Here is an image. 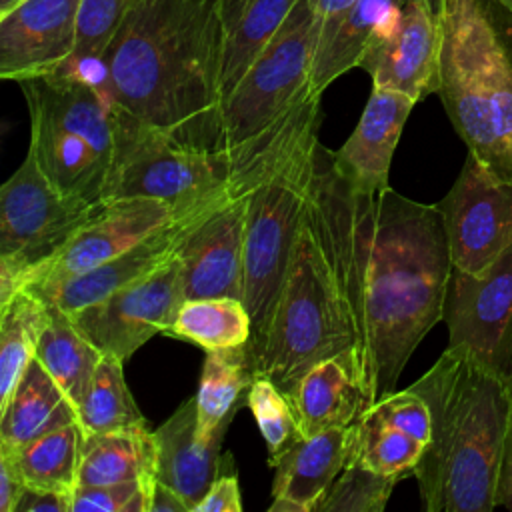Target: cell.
Listing matches in <instances>:
<instances>
[{"label":"cell","mask_w":512,"mask_h":512,"mask_svg":"<svg viewBox=\"0 0 512 512\" xmlns=\"http://www.w3.org/2000/svg\"><path fill=\"white\" fill-rule=\"evenodd\" d=\"M322 94L306 92L266 134L256 156L244 244V306L252 320L246 356L256 376L292 258L314 174Z\"/></svg>","instance_id":"obj_5"},{"label":"cell","mask_w":512,"mask_h":512,"mask_svg":"<svg viewBox=\"0 0 512 512\" xmlns=\"http://www.w3.org/2000/svg\"><path fill=\"white\" fill-rule=\"evenodd\" d=\"M122 364L124 360L104 354L96 366L88 390L76 406V416L86 436L148 426L128 390Z\"/></svg>","instance_id":"obj_33"},{"label":"cell","mask_w":512,"mask_h":512,"mask_svg":"<svg viewBox=\"0 0 512 512\" xmlns=\"http://www.w3.org/2000/svg\"><path fill=\"white\" fill-rule=\"evenodd\" d=\"M364 320L356 262V192L318 144L314 174L268 344L256 374L286 396L316 362L358 350Z\"/></svg>","instance_id":"obj_2"},{"label":"cell","mask_w":512,"mask_h":512,"mask_svg":"<svg viewBox=\"0 0 512 512\" xmlns=\"http://www.w3.org/2000/svg\"><path fill=\"white\" fill-rule=\"evenodd\" d=\"M372 86L398 90L416 102L438 90V0H406L390 26L370 44L360 66Z\"/></svg>","instance_id":"obj_16"},{"label":"cell","mask_w":512,"mask_h":512,"mask_svg":"<svg viewBox=\"0 0 512 512\" xmlns=\"http://www.w3.org/2000/svg\"><path fill=\"white\" fill-rule=\"evenodd\" d=\"M350 460L348 426L298 438L274 466L270 512H316L332 482Z\"/></svg>","instance_id":"obj_21"},{"label":"cell","mask_w":512,"mask_h":512,"mask_svg":"<svg viewBox=\"0 0 512 512\" xmlns=\"http://www.w3.org/2000/svg\"><path fill=\"white\" fill-rule=\"evenodd\" d=\"M246 404L252 410L260 434L266 442L270 464L280 454H284L298 438H302L288 396L268 376H254L248 388Z\"/></svg>","instance_id":"obj_35"},{"label":"cell","mask_w":512,"mask_h":512,"mask_svg":"<svg viewBox=\"0 0 512 512\" xmlns=\"http://www.w3.org/2000/svg\"><path fill=\"white\" fill-rule=\"evenodd\" d=\"M74 420H78L76 406L34 358L6 404L0 406V452H16Z\"/></svg>","instance_id":"obj_23"},{"label":"cell","mask_w":512,"mask_h":512,"mask_svg":"<svg viewBox=\"0 0 512 512\" xmlns=\"http://www.w3.org/2000/svg\"><path fill=\"white\" fill-rule=\"evenodd\" d=\"M500 2H502V4L512 12V0H500Z\"/></svg>","instance_id":"obj_45"},{"label":"cell","mask_w":512,"mask_h":512,"mask_svg":"<svg viewBox=\"0 0 512 512\" xmlns=\"http://www.w3.org/2000/svg\"><path fill=\"white\" fill-rule=\"evenodd\" d=\"M402 478L348 462L320 500L316 512H382Z\"/></svg>","instance_id":"obj_36"},{"label":"cell","mask_w":512,"mask_h":512,"mask_svg":"<svg viewBox=\"0 0 512 512\" xmlns=\"http://www.w3.org/2000/svg\"><path fill=\"white\" fill-rule=\"evenodd\" d=\"M312 4L320 24L318 40H322L336 28V24L346 16V12L356 4V0H312Z\"/></svg>","instance_id":"obj_42"},{"label":"cell","mask_w":512,"mask_h":512,"mask_svg":"<svg viewBox=\"0 0 512 512\" xmlns=\"http://www.w3.org/2000/svg\"><path fill=\"white\" fill-rule=\"evenodd\" d=\"M84 430L78 420L56 428L28 442L16 452H6L14 458L26 486L72 494L78 488L80 462L84 450Z\"/></svg>","instance_id":"obj_30"},{"label":"cell","mask_w":512,"mask_h":512,"mask_svg":"<svg viewBox=\"0 0 512 512\" xmlns=\"http://www.w3.org/2000/svg\"><path fill=\"white\" fill-rule=\"evenodd\" d=\"M184 300L180 258L174 252L142 280L66 314L102 354L128 360L152 336L172 326Z\"/></svg>","instance_id":"obj_13"},{"label":"cell","mask_w":512,"mask_h":512,"mask_svg":"<svg viewBox=\"0 0 512 512\" xmlns=\"http://www.w3.org/2000/svg\"><path fill=\"white\" fill-rule=\"evenodd\" d=\"M138 2L140 0H80L76 50L70 62L62 68L86 72L106 88L102 66L104 54Z\"/></svg>","instance_id":"obj_34"},{"label":"cell","mask_w":512,"mask_h":512,"mask_svg":"<svg viewBox=\"0 0 512 512\" xmlns=\"http://www.w3.org/2000/svg\"><path fill=\"white\" fill-rule=\"evenodd\" d=\"M438 208L454 268L480 274L512 246V182L494 176L472 152Z\"/></svg>","instance_id":"obj_14"},{"label":"cell","mask_w":512,"mask_h":512,"mask_svg":"<svg viewBox=\"0 0 512 512\" xmlns=\"http://www.w3.org/2000/svg\"><path fill=\"white\" fill-rule=\"evenodd\" d=\"M430 408L432 436L412 476L426 512H492L508 418L504 376L446 346L414 384Z\"/></svg>","instance_id":"obj_4"},{"label":"cell","mask_w":512,"mask_h":512,"mask_svg":"<svg viewBox=\"0 0 512 512\" xmlns=\"http://www.w3.org/2000/svg\"><path fill=\"white\" fill-rule=\"evenodd\" d=\"M252 380L254 372L246 356V346L206 350L196 392L198 438L208 440L222 428H228L238 408L240 394L250 388Z\"/></svg>","instance_id":"obj_29"},{"label":"cell","mask_w":512,"mask_h":512,"mask_svg":"<svg viewBox=\"0 0 512 512\" xmlns=\"http://www.w3.org/2000/svg\"><path fill=\"white\" fill-rule=\"evenodd\" d=\"M158 446L154 430L130 428L84 438L78 486L114 482H158Z\"/></svg>","instance_id":"obj_26"},{"label":"cell","mask_w":512,"mask_h":512,"mask_svg":"<svg viewBox=\"0 0 512 512\" xmlns=\"http://www.w3.org/2000/svg\"><path fill=\"white\" fill-rule=\"evenodd\" d=\"M260 148L238 172L232 186L202 208L182 234L176 254L180 258L186 300L214 296L244 300L246 218L254 162Z\"/></svg>","instance_id":"obj_11"},{"label":"cell","mask_w":512,"mask_h":512,"mask_svg":"<svg viewBox=\"0 0 512 512\" xmlns=\"http://www.w3.org/2000/svg\"><path fill=\"white\" fill-rule=\"evenodd\" d=\"M220 0H140L102 66L112 102L184 144L224 148Z\"/></svg>","instance_id":"obj_3"},{"label":"cell","mask_w":512,"mask_h":512,"mask_svg":"<svg viewBox=\"0 0 512 512\" xmlns=\"http://www.w3.org/2000/svg\"><path fill=\"white\" fill-rule=\"evenodd\" d=\"M176 218L172 206L158 198L102 200L54 256L28 270L24 288L90 270L146 240Z\"/></svg>","instance_id":"obj_15"},{"label":"cell","mask_w":512,"mask_h":512,"mask_svg":"<svg viewBox=\"0 0 512 512\" xmlns=\"http://www.w3.org/2000/svg\"><path fill=\"white\" fill-rule=\"evenodd\" d=\"M298 0H220L224 52L222 102L282 28Z\"/></svg>","instance_id":"obj_24"},{"label":"cell","mask_w":512,"mask_h":512,"mask_svg":"<svg viewBox=\"0 0 512 512\" xmlns=\"http://www.w3.org/2000/svg\"><path fill=\"white\" fill-rule=\"evenodd\" d=\"M414 106L408 94L372 86L354 132L332 152L336 170L356 194H376L388 186L390 162Z\"/></svg>","instance_id":"obj_19"},{"label":"cell","mask_w":512,"mask_h":512,"mask_svg":"<svg viewBox=\"0 0 512 512\" xmlns=\"http://www.w3.org/2000/svg\"><path fill=\"white\" fill-rule=\"evenodd\" d=\"M154 488L136 480L78 486L72 512H150Z\"/></svg>","instance_id":"obj_37"},{"label":"cell","mask_w":512,"mask_h":512,"mask_svg":"<svg viewBox=\"0 0 512 512\" xmlns=\"http://www.w3.org/2000/svg\"><path fill=\"white\" fill-rule=\"evenodd\" d=\"M442 320L448 328V346L464 350L500 376L510 372L512 246L480 274L452 266Z\"/></svg>","instance_id":"obj_12"},{"label":"cell","mask_w":512,"mask_h":512,"mask_svg":"<svg viewBox=\"0 0 512 512\" xmlns=\"http://www.w3.org/2000/svg\"><path fill=\"white\" fill-rule=\"evenodd\" d=\"M20 2H24V0H0V14H4V12H8V10H12L14 6H18Z\"/></svg>","instance_id":"obj_44"},{"label":"cell","mask_w":512,"mask_h":512,"mask_svg":"<svg viewBox=\"0 0 512 512\" xmlns=\"http://www.w3.org/2000/svg\"><path fill=\"white\" fill-rule=\"evenodd\" d=\"M198 212L188 216H178L176 220H172L168 226L154 232L146 240L138 242L126 252L90 270L64 276L58 280H50V282L32 284L24 290L34 292L44 302L64 312H74L90 304H96L98 300L110 296L112 292L142 280L144 276L158 270L164 262H168L176 252L186 226Z\"/></svg>","instance_id":"obj_18"},{"label":"cell","mask_w":512,"mask_h":512,"mask_svg":"<svg viewBox=\"0 0 512 512\" xmlns=\"http://www.w3.org/2000/svg\"><path fill=\"white\" fill-rule=\"evenodd\" d=\"M504 384H506V396H508V418H506L500 474H498V506L512 512V368L504 376Z\"/></svg>","instance_id":"obj_39"},{"label":"cell","mask_w":512,"mask_h":512,"mask_svg":"<svg viewBox=\"0 0 512 512\" xmlns=\"http://www.w3.org/2000/svg\"><path fill=\"white\" fill-rule=\"evenodd\" d=\"M150 512H190L184 498L162 482H156Z\"/></svg>","instance_id":"obj_43"},{"label":"cell","mask_w":512,"mask_h":512,"mask_svg":"<svg viewBox=\"0 0 512 512\" xmlns=\"http://www.w3.org/2000/svg\"><path fill=\"white\" fill-rule=\"evenodd\" d=\"M72 494L26 486L14 512H72Z\"/></svg>","instance_id":"obj_40"},{"label":"cell","mask_w":512,"mask_h":512,"mask_svg":"<svg viewBox=\"0 0 512 512\" xmlns=\"http://www.w3.org/2000/svg\"><path fill=\"white\" fill-rule=\"evenodd\" d=\"M268 130V128H266ZM266 130L236 150L184 144L166 130L112 108V160L102 200L158 198L188 216L222 196L260 148Z\"/></svg>","instance_id":"obj_8"},{"label":"cell","mask_w":512,"mask_h":512,"mask_svg":"<svg viewBox=\"0 0 512 512\" xmlns=\"http://www.w3.org/2000/svg\"><path fill=\"white\" fill-rule=\"evenodd\" d=\"M226 428L212 438H198L196 396L184 400L174 414L154 430L158 446V482L178 492L190 512L204 498L220 474L224 456L220 446Z\"/></svg>","instance_id":"obj_22"},{"label":"cell","mask_w":512,"mask_h":512,"mask_svg":"<svg viewBox=\"0 0 512 512\" xmlns=\"http://www.w3.org/2000/svg\"><path fill=\"white\" fill-rule=\"evenodd\" d=\"M226 460V454H224ZM204 498L194 506V512H242V498L238 488V478L234 472H226V466L232 462V456L228 464H224Z\"/></svg>","instance_id":"obj_38"},{"label":"cell","mask_w":512,"mask_h":512,"mask_svg":"<svg viewBox=\"0 0 512 512\" xmlns=\"http://www.w3.org/2000/svg\"><path fill=\"white\" fill-rule=\"evenodd\" d=\"M48 324L50 304L30 290L16 292L0 306V406L34 360Z\"/></svg>","instance_id":"obj_27"},{"label":"cell","mask_w":512,"mask_h":512,"mask_svg":"<svg viewBox=\"0 0 512 512\" xmlns=\"http://www.w3.org/2000/svg\"><path fill=\"white\" fill-rule=\"evenodd\" d=\"M406 0H356L336 28L316 44L310 92L324 90L342 74L358 68L370 44L390 26Z\"/></svg>","instance_id":"obj_25"},{"label":"cell","mask_w":512,"mask_h":512,"mask_svg":"<svg viewBox=\"0 0 512 512\" xmlns=\"http://www.w3.org/2000/svg\"><path fill=\"white\" fill-rule=\"evenodd\" d=\"M350 460L386 476L414 474L426 444L366 408L350 426Z\"/></svg>","instance_id":"obj_32"},{"label":"cell","mask_w":512,"mask_h":512,"mask_svg":"<svg viewBox=\"0 0 512 512\" xmlns=\"http://www.w3.org/2000/svg\"><path fill=\"white\" fill-rule=\"evenodd\" d=\"M28 118V152L54 186L102 202L112 160L114 102L102 82L74 68L20 80Z\"/></svg>","instance_id":"obj_7"},{"label":"cell","mask_w":512,"mask_h":512,"mask_svg":"<svg viewBox=\"0 0 512 512\" xmlns=\"http://www.w3.org/2000/svg\"><path fill=\"white\" fill-rule=\"evenodd\" d=\"M26 482L14 462L6 452H0V512H14Z\"/></svg>","instance_id":"obj_41"},{"label":"cell","mask_w":512,"mask_h":512,"mask_svg":"<svg viewBox=\"0 0 512 512\" xmlns=\"http://www.w3.org/2000/svg\"><path fill=\"white\" fill-rule=\"evenodd\" d=\"M302 436L350 426L368 406L358 350H344L312 364L288 396Z\"/></svg>","instance_id":"obj_20"},{"label":"cell","mask_w":512,"mask_h":512,"mask_svg":"<svg viewBox=\"0 0 512 512\" xmlns=\"http://www.w3.org/2000/svg\"><path fill=\"white\" fill-rule=\"evenodd\" d=\"M440 102L456 134L512 182V12L500 0H438Z\"/></svg>","instance_id":"obj_6"},{"label":"cell","mask_w":512,"mask_h":512,"mask_svg":"<svg viewBox=\"0 0 512 512\" xmlns=\"http://www.w3.org/2000/svg\"><path fill=\"white\" fill-rule=\"evenodd\" d=\"M320 24L312 0H298L282 28L222 102L224 148L248 144L308 90Z\"/></svg>","instance_id":"obj_10"},{"label":"cell","mask_w":512,"mask_h":512,"mask_svg":"<svg viewBox=\"0 0 512 512\" xmlns=\"http://www.w3.org/2000/svg\"><path fill=\"white\" fill-rule=\"evenodd\" d=\"M356 262L368 402L394 390L422 338L442 320L452 272L438 204L386 186L356 194Z\"/></svg>","instance_id":"obj_1"},{"label":"cell","mask_w":512,"mask_h":512,"mask_svg":"<svg viewBox=\"0 0 512 512\" xmlns=\"http://www.w3.org/2000/svg\"><path fill=\"white\" fill-rule=\"evenodd\" d=\"M80 0H24L0 14V78L26 80L66 66L76 50Z\"/></svg>","instance_id":"obj_17"},{"label":"cell","mask_w":512,"mask_h":512,"mask_svg":"<svg viewBox=\"0 0 512 512\" xmlns=\"http://www.w3.org/2000/svg\"><path fill=\"white\" fill-rule=\"evenodd\" d=\"M164 334L198 344L204 350H228L248 344L252 320L238 298H188Z\"/></svg>","instance_id":"obj_31"},{"label":"cell","mask_w":512,"mask_h":512,"mask_svg":"<svg viewBox=\"0 0 512 512\" xmlns=\"http://www.w3.org/2000/svg\"><path fill=\"white\" fill-rule=\"evenodd\" d=\"M98 204L62 192L26 152L0 188V306L24 290L28 270L54 256Z\"/></svg>","instance_id":"obj_9"},{"label":"cell","mask_w":512,"mask_h":512,"mask_svg":"<svg viewBox=\"0 0 512 512\" xmlns=\"http://www.w3.org/2000/svg\"><path fill=\"white\" fill-rule=\"evenodd\" d=\"M102 356V350L80 332L72 318L50 304V324L40 338L34 358L60 384L74 406L86 394Z\"/></svg>","instance_id":"obj_28"}]
</instances>
